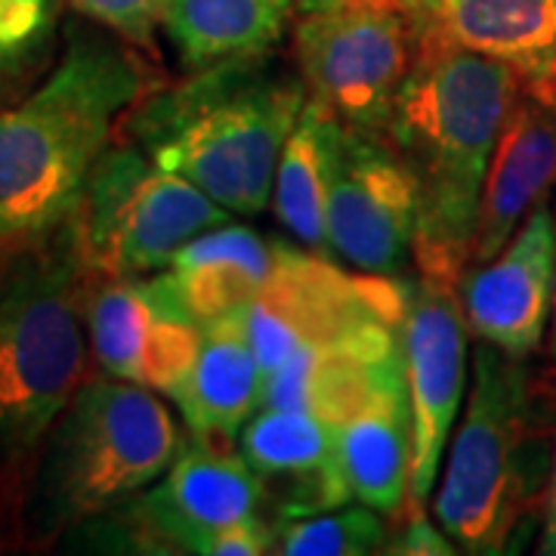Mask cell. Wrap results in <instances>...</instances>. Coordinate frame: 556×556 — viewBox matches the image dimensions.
Instances as JSON below:
<instances>
[{"label":"cell","mask_w":556,"mask_h":556,"mask_svg":"<svg viewBox=\"0 0 556 556\" xmlns=\"http://www.w3.org/2000/svg\"><path fill=\"white\" fill-rule=\"evenodd\" d=\"M387 514L362 504H343L338 510H325L313 517L276 519V547L281 556H368L387 554L390 522Z\"/></svg>","instance_id":"603a6c76"},{"label":"cell","mask_w":556,"mask_h":556,"mask_svg":"<svg viewBox=\"0 0 556 556\" xmlns=\"http://www.w3.org/2000/svg\"><path fill=\"white\" fill-rule=\"evenodd\" d=\"M87 278L72 223L0 260V504L13 519L40 442L87 380Z\"/></svg>","instance_id":"5b68a950"},{"label":"cell","mask_w":556,"mask_h":556,"mask_svg":"<svg viewBox=\"0 0 556 556\" xmlns=\"http://www.w3.org/2000/svg\"><path fill=\"white\" fill-rule=\"evenodd\" d=\"M538 554L556 556V445H554V467H551V479H547V495H544V510H541Z\"/></svg>","instance_id":"4316f807"},{"label":"cell","mask_w":556,"mask_h":556,"mask_svg":"<svg viewBox=\"0 0 556 556\" xmlns=\"http://www.w3.org/2000/svg\"><path fill=\"white\" fill-rule=\"evenodd\" d=\"M470 325L457 285L420 276L399 325L412 405V477L405 507H427L467 396Z\"/></svg>","instance_id":"8fae6325"},{"label":"cell","mask_w":556,"mask_h":556,"mask_svg":"<svg viewBox=\"0 0 556 556\" xmlns=\"http://www.w3.org/2000/svg\"><path fill=\"white\" fill-rule=\"evenodd\" d=\"M90 358L105 378L174 396L199 356L201 328L174 298L164 273L93 276L84 291Z\"/></svg>","instance_id":"4fadbf2b"},{"label":"cell","mask_w":556,"mask_h":556,"mask_svg":"<svg viewBox=\"0 0 556 556\" xmlns=\"http://www.w3.org/2000/svg\"><path fill=\"white\" fill-rule=\"evenodd\" d=\"M556 445V375L495 343L473 350V387L457 417L433 514L460 554H510L544 510Z\"/></svg>","instance_id":"277c9868"},{"label":"cell","mask_w":556,"mask_h":556,"mask_svg":"<svg viewBox=\"0 0 556 556\" xmlns=\"http://www.w3.org/2000/svg\"><path fill=\"white\" fill-rule=\"evenodd\" d=\"M340 121L309 100L281 149L273 186L278 223L309 251L331 257L328 248V192L338 155Z\"/></svg>","instance_id":"7402d4cb"},{"label":"cell","mask_w":556,"mask_h":556,"mask_svg":"<svg viewBox=\"0 0 556 556\" xmlns=\"http://www.w3.org/2000/svg\"><path fill=\"white\" fill-rule=\"evenodd\" d=\"M522 90L514 65L467 50H417L387 139L417 182L415 263L457 285L470 266L485 174Z\"/></svg>","instance_id":"7a4b0ae2"},{"label":"cell","mask_w":556,"mask_h":556,"mask_svg":"<svg viewBox=\"0 0 556 556\" xmlns=\"http://www.w3.org/2000/svg\"><path fill=\"white\" fill-rule=\"evenodd\" d=\"M338 430V455L343 477L358 504H368L396 519L408 501L412 477V405L408 387H390Z\"/></svg>","instance_id":"ffe728a7"},{"label":"cell","mask_w":556,"mask_h":556,"mask_svg":"<svg viewBox=\"0 0 556 556\" xmlns=\"http://www.w3.org/2000/svg\"><path fill=\"white\" fill-rule=\"evenodd\" d=\"M149 68L109 28H72L60 60L0 105V260L53 239L130 109L149 93Z\"/></svg>","instance_id":"6da1fadb"},{"label":"cell","mask_w":556,"mask_h":556,"mask_svg":"<svg viewBox=\"0 0 556 556\" xmlns=\"http://www.w3.org/2000/svg\"><path fill=\"white\" fill-rule=\"evenodd\" d=\"M229 211L195 182L164 170L137 142H112L72 217L80 260L93 276H152Z\"/></svg>","instance_id":"52a82bcc"},{"label":"cell","mask_w":556,"mask_h":556,"mask_svg":"<svg viewBox=\"0 0 556 556\" xmlns=\"http://www.w3.org/2000/svg\"><path fill=\"white\" fill-rule=\"evenodd\" d=\"M554 78H556V65H554Z\"/></svg>","instance_id":"4dcf8cb0"},{"label":"cell","mask_w":556,"mask_h":556,"mask_svg":"<svg viewBox=\"0 0 556 556\" xmlns=\"http://www.w3.org/2000/svg\"><path fill=\"white\" fill-rule=\"evenodd\" d=\"M186 452L174 412L137 383L87 378L53 420L20 501V547L47 551L149 489Z\"/></svg>","instance_id":"8992f818"},{"label":"cell","mask_w":556,"mask_h":556,"mask_svg":"<svg viewBox=\"0 0 556 556\" xmlns=\"http://www.w3.org/2000/svg\"><path fill=\"white\" fill-rule=\"evenodd\" d=\"M417 182L387 137L340 124L328 192L331 257L368 276L402 278L415 260Z\"/></svg>","instance_id":"7c38bea8"},{"label":"cell","mask_w":556,"mask_h":556,"mask_svg":"<svg viewBox=\"0 0 556 556\" xmlns=\"http://www.w3.org/2000/svg\"><path fill=\"white\" fill-rule=\"evenodd\" d=\"M298 0H167L161 28L189 72L273 53Z\"/></svg>","instance_id":"44dd1931"},{"label":"cell","mask_w":556,"mask_h":556,"mask_svg":"<svg viewBox=\"0 0 556 556\" xmlns=\"http://www.w3.org/2000/svg\"><path fill=\"white\" fill-rule=\"evenodd\" d=\"M309 102L300 72L241 56L149 90L121 127L164 170H174L229 214L257 217L273 204L281 149Z\"/></svg>","instance_id":"3957f363"},{"label":"cell","mask_w":556,"mask_h":556,"mask_svg":"<svg viewBox=\"0 0 556 556\" xmlns=\"http://www.w3.org/2000/svg\"><path fill=\"white\" fill-rule=\"evenodd\" d=\"M412 281L356 273L346 276L316 251L278 241L276 269L244 309L248 338L263 378L309 343L343 338L368 318L402 325Z\"/></svg>","instance_id":"30bf717a"},{"label":"cell","mask_w":556,"mask_h":556,"mask_svg":"<svg viewBox=\"0 0 556 556\" xmlns=\"http://www.w3.org/2000/svg\"><path fill=\"white\" fill-rule=\"evenodd\" d=\"M358 7L402 10V0H298L300 13H334V10H358Z\"/></svg>","instance_id":"83f0119b"},{"label":"cell","mask_w":556,"mask_h":556,"mask_svg":"<svg viewBox=\"0 0 556 556\" xmlns=\"http://www.w3.org/2000/svg\"><path fill=\"white\" fill-rule=\"evenodd\" d=\"M294 56L309 100L343 127L387 137L417 62L415 28L402 10L358 7L303 13Z\"/></svg>","instance_id":"9c48e42d"},{"label":"cell","mask_w":556,"mask_h":556,"mask_svg":"<svg viewBox=\"0 0 556 556\" xmlns=\"http://www.w3.org/2000/svg\"><path fill=\"white\" fill-rule=\"evenodd\" d=\"M65 0H0V90L47 62Z\"/></svg>","instance_id":"cb8c5ba5"},{"label":"cell","mask_w":556,"mask_h":556,"mask_svg":"<svg viewBox=\"0 0 556 556\" xmlns=\"http://www.w3.org/2000/svg\"><path fill=\"white\" fill-rule=\"evenodd\" d=\"M399 529L390 535L387 554L399 556H448L457 554L448 532L427 517V507H402L396 517Z\"/></svg>","instance_id":"484cf974"},{"label":"cell","mask_w":556,"mask_h":556,"mask_svg":"<svg viewBox=\"0 0 556 556\" xmlns=\"http://www.w3.org/2000/svg\"><path fill=\"white\" fill-rule=\"evenodd\" d=\"M7 544H20V535H16V519L13 514L0 504V547Z\"/></svg>","instance_id":"f1b7e54d"},{"label":"cell","mask_w":556,"mask_h":556,"mask_svg":"<svg viewBox=\"0 0 556 556\" xmlns=\"http://www.w3.org/2000/svg\"><path fill=\"white\" fill-rule=\"evenodd\" d=\"M263 371L248 338L244 313L204 325L199 356L174 393L179 420L201 445H239L241 430L257 415Z\"/></svg>","instance_id":"ac0fdd59"},{"label":"cell","mask_w":556,"mask_h":556,"mask_svg":"<svg viewBox=\"0 0 556 556\" xmlns=\"http://www.w3.org/2000/svg\"><path fill=\"white\" fill-rule=\"evenodd\" d=\"M65 3H72L80 16L130 40L139 50H149L155 43V31L164 22V7H167V0H65Z\"/></svg>","instance_id":"d4e9b609"},{"label":"cell","mask_w":556,"mask_h":556,"mask_svg":"<svg viewBox=\"0 0 556 556\" xmlns=\"http://www.w3.org/2000/svg\"><path fill=\"white\" fill-rule=\"evenodd\" d=\"M278 241L248 226L223 223L192 239L167 269H161L174 298L201 328L244 313L276 269Z\"/></svg>","instance_id":"d6986e66"},{"label":"cell","mask_w":556,"mask_h":556,"mask_svg":"<svg viewBox=\"0 0 556 556\" xmlns=\"http://www.w3.org/2000/svg\"><path fill=\"white\" fill-rule=\"evenodd\" d=\"M263 504V482L241 452L192 442L149 489L80 522L62 541L93 554L204 556L219 529L260 517Z\"/></svg>","instance_id":"ba28073f"},{"label":"cell","mask_w":556,"mask_h":556,"mask_svg":"<svg viewBox=\"0 0 556 556\" xmlns=\"http://www.w3.org/2000/svg\"><path fill=\"white\" fill-rule=\"evenodd\" d=\"M556 278V207L541 201L510 241L457 281L470 334L517 358H532L544 343Z\"/></svg>","instance_id":"5bb4252c"},{"label":"cell","mask_w":556,"mask_h":556,"mask_svg":"<svg viewBox=\"0 0 556 556\" xmlns=\"http://www.w3.org/2000/svg\"><path fill=\"white\" fill-rule=\"evenodd\" d=\"M417 50H467L514 65L522 80L554 78L556 0H402Z\"/></svg>","instance_id":"e0dca14e"},{"label":"cell","mask_w":556,"mask_h":556,"mask_svg":"<svg viewBox=\"0 0 556 556\" xmlns=\"http://www.w3.org/2000/svg\"><path fill=\"white\" fill-rule=\"evenodd\" d=\"M556 189V78L522 80L485 174L473 263L492 260Z\"/></svg>","instance_id":"9a60e30c"},{"label":"cell","mask_w":556,"mask_h":556,"mask_svg":"<svg viewBox=\"0 0 556 556\" xmlns=\"http://www.w3.org/2000/svg\"><path fill=\"white\" fill-rule=\"evenodd\" d=\"M239 452L278 519L313 517L353 501L340 467L338 430L309 412L257 408L241 430Z\"/></svg>","instance_id":"2e32d148"},{"label":"cell","mask_w":556,"mask_h":556,"mask_svg":"<svg viewBox=\"0 0 556 556\" xmlns=\"http://www.w3.org/2000/svg\"><path fill=\"white\" fill-rule=\"evenodd\" d=\"M547 368L556 375V278H554V309H551V325H547Z\"/></svg>","instance_id":"f546056e"}]
</instances>
